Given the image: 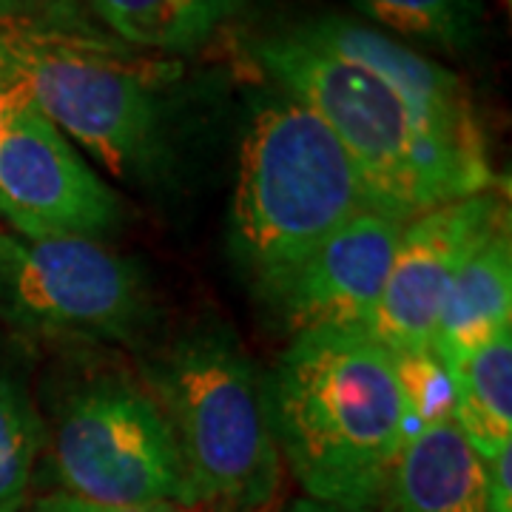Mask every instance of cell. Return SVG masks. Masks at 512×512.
<instances>
[{"label":"cell","mask_w":512,"mask_h":512,"mask_svg":"<svg viewBox=\"0 0 512 512\" xmlns=\"http://www.w3.org/2000/svg\"><path fill=\"white\" fill-rule=\"evenodd\" d=\"M487 512H512V447L487 461Z\"/></svg>","instance_id":"obj_19"},{"label":"cell","mask_w":512,"mask_h":512,"mask_svg":"<svg viewBox=\"0 0 512 512\" xmlns=\"http://www.w3.org/2000/svg\"><path fill=\"white\" fill-rule=\"evenodd\" d=\"M504 222L510 205L495 188L404 222L370 333L396 356L430 353L453 279Z\"/></svg>","instance_id":"obj_10"},{"label":"cell","mask_w":512,"mask_h":512,"mask_svg":"<svg viewBox=\"0 0 512 512\" xmlns=\"http://www.w3.org/2000/svg\"><path fill=\"white\" fill-rule=\"evenodd\" d=\"M0 55L37 109L114 180L154 188L168 177L174 165L163 106L168 66L57 23L3 29Z\"/></svg>","instance_id":"obj_5"},{"label":"cell","mask_w":512,"mask_h":512,"mask_svg":"<svg viewBox=\"0 0 512 512\" xmlns=\"http://www.w3.org/2000/svg\"><path fill=\"white\" fill-rule=\"evenodd\" d=\"M387 512H487V461L456 419L419 427L404 441L384 493Z\"/></svg>","instance_id":"obj_12"},{"label":"cell","mask_w":512,"mask_h":512,"mask_svg":"<svg viewBox=\"0 0 512 512\" xmlns=\"http://www.w3.org/2000/svg\"><path fill=\"white\" fill-rule=\"evenodd\" d=\"M453 419L484 461L512 447V328L447 365Z\"/></svg>","instance_id":"obj_14"},{"label":"cell","mask_w":512,"mask_h":512,"mask_svg":"<svg viewBox=\"0 0 512 512\" xmlns=\"http://www.w3.org/2000/svg\"><path fill=\"white\" fill-rule=\"evenodd\" d=\"M268 396L282 467L305 498L382 507L413 421L399 362L370 330L291 336L268 370Z\"/></svg>","instance_id":"obj_1"},{"label":"cell","mask_w":512,"mask_h":512,"mask_svg":"<svg viewBox=\"0 0 512 512\" xmlns=\"http://www.w3.org/2000/svg\"><path fill=\"white\" fill-rule=\"evenodd\" d=\"M57 0H0V32L37 20Z\"/></svg>","instance_id":"obj_21"},{"label":"cell","mask_w":512,"mask_h":512,"mask_svg":"<svg viewBox=\"0 0 512 512\" xmlns=\"http://www.w3.org/2000/svg\"><path fill=\"white\" fill-rule=\"evenodd\" d=\"M504 328H512L510 222H504L453 279L433 333V353L444 367L453 365Z\"/></svg>","instance_id":"obj_13"},{"label":"cell","mask_w":512,"mask_h":512,"mask_svg":"<svg viewBox=\"0 0 512 512\" xmlns=\"http://www.w3.org/2000/svg\"><path fill=\"white\" fill-rule=\"evenodd\" d=\"M359 211H373L345 146L291 94L265 92L239 143L231 256L259 302Z\"/></svg>","instance_id":"obj_3"},{"label":"cell","mask_w":512,"mask_h":512,"mask_svg":"<svg viewBox=\"0 0 512 512\" xmlns=\"http://www.w3.org/2000/svg\"><path fill=\"white\" fill-rule=\"evenodd\" d=\"M0 225L26 239L109 242L126 202L26 94L0 137Z\"/></svg>","instance_id":"obj_9"},{"label":"cell","mask_w":512,"mask_h":512,"mask_svg":"<svg viewBox=\"0 0 512 512\" xmlns=\"http://www.w3.org/2000/svg\"><path fill=\"white\" fill-rule=\"evenodd\" d=\"M293 29L333 55L379 74L396 92L416 131L427 180L441 205L495 188L484 128L458 74L365 20L319 15Z\"/></svg>","instance_id":"obj_8"},{"label":"cell","mask_w":512,"mask_h":512,"mask_svg":"<svg viewBox=\"0 0 512 512\" xmlns=\"http://www.w3.org/2000/svg\"><path fill=\"white\" fill-rule=\"evenodd\" d=\"M94 15L123 43L148 52H191L222 23L237 15L245 0H89Z\"/></svg>","instance_id":"obj_16"},{"label":"cell","mask_w":512,"mask_h":512,"mask_svg":"<svg viewBox=\"0 0 512 512\" xmlns=\"http://www.w3.org/2000/svg\"><path fill=\"white\" fill-rule=\"evenodd\" d=\"M43 456V416L20 342L0 336V512H23Z\"/></svg>","instance_id":"obj_15"},{"label":"cell","mask_w":512,"mask_h":512,"mask_svg":"<svg viewBox=\"0 0 512 512\" xmlns=\"http://www.w3.org/2000/svg\"><path fill=\"white\" fill-rule=\"evenodd\" d=\"M0 322L60 348H146L157 299L137 259L94 239H26L0 225Z\"/></svg>","instance_id":"obj_6"},{"label":"cell","mask_w":512,"mask_h":512,"mask_svg":"<svg viewBox=\"0 0 512 512\" xmlns=\"http://www.w3.org/2000/svg\"><path fill=\"white\" fill-rule=\"evenodd\" d=\"M137 373L163 407L197 507H262L279 501L268 370L222 319L191 322L148 348Z\"/></svg>","instance_id":"obj_2"},{"label":"cell","mask_w":512,"mask_h":512,"mask_svg":"<svg viewBox=\"0 0 512 512\" xmlns=\"http://www.w3.org/2000/svg\"><path fill=\"white\" fill-rule=\"evenodd\" d=\"M26 97V86L12 69V63L0 55V137L6 131V123L12 117V111L18 109V103Z\"/></svg>","instance_id":"obj_20"},{"label":"cell","mask_w":512,"mask_h":512,"mask_svg":"<svg viewBox=\"0 0 512 512\" xmlns=\"http://www.w3.org/2000/svg\"><path fill=\"white\" fill-rule=\"evenodd\" d=\"M282 512H353V510H342V507H333V504H322V501H311V498H296V501H291L288 507ZM359 512H387L382 507H373V510H359Z\"/></svg>","instance_id":"obj_22"},{"label":"cell","mask_w":512,"mask_h":512,"mask_svg":"<svg viewBox=\"0 0 512 512\" xmlns=\"http://www.w3.org/2000/svg\"><path fill=\"white\" fill-rule=\"evenodd\" d=\"M23 512H202L197 507H177V504H146V507H131V504H97L77 495L52 490L46 495H37L35 501Z\"/></svg>","instance_id":"obj_18"},{"label":"cell","mask_w":512,"mask_h":512,"mask_svg":"<svg viewBox=\"0 0 512 512\" xmlns=\"http://www.w3.org/2000/svg\"><path fill=\"white\" fill-rule=\"evenodd\" d=\"M37 404L55 490L97 504L197 507L163 407L117 353L63 348Z\"/></svg>","instance_id":"obj_4"},{"label":"cell","mask_w":512,"mask_h":512,"mask_svg":"<svg viewBox=\"0 0 512 512\" xmlns=\"http://www.w3.org/2000/svg\"><path fill=\"white\" fill-rule=\"evenodd\" d=\"M208 512H282L279 501H271V504H262V507H208Z\"/></svg>","instance_id":"obj_23"},{"label":"cell","mask_w":512,"mask_h":512,"mask_svg":"<svg viewBox=\"0 0 512 512\" xmlns=\"http://www.w3.org/2000/svg\"><path fill=\"white\" fill-rule=\"evenodd\" d=\"M404 222L359 211L333 231L262 305L288 336L313 330H370Z\"/></svg>","instance_id":"obj_11"},{"label":"cell","mask_w":512,"mask_h":512,"mask_svg":"<svg viewBox=\"0 0 512 512\" xmlns=\"http://www.w3.org/2000/svg\"><path fill=\"white\" fill-rule=\"evenodd\" d=\"M248 52L274 89L308 106L345 146L373 211L407 222L441 205L402 100L379 74L333 55L293 26L259 37Z\"/></svg>","instance_id":"obj_7"},{"label":"cell","mask_w":512,"mask_h":512,"mask_svg":"<svg viewBox=\"0 0 512 512\" xmlns=\"http://www.w3.org/2000/svg\"><path fill=\"white\" fill-rule=\"evenodd\" d=\"M379 32L402 43L470 55L484 37V0H350Z\"/></svg>","instance_id":"obj_17"}]
</instances>
